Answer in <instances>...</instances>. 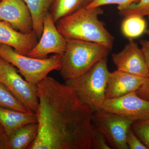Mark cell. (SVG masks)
Returning a JSON list of instances; mask_svg holds the SVG:
<instances>
[{
  "instance_id": "1",
  "label": "cell",
  "mask_w": 149,
  "mask_h": 149,
  "mask_svg": "<svg viewBox=\"0 0 149 149\" xmlns=\"http://www.w3.org/2000/svg\"><path fill=\"white\" fill-rule=\"evenodd\" d=\"M38 132L29 149H91L93 113L65 84L47 76L37 84Z\"/></svg>"
},
{
  "instance_id": "2",
  "label": "cell",
  "mask_w": 149,
  "mask_h": 149,
  "mask_svg": "<svg viewBox=\"0 0 149 149\" xmlns=\"http://www.w3.org/2000/svg\"><path fill=\"white\" fill-rule=\"evenodd\" d=\"M104 13L102 7L87 6L61 19L56 23L59 32L67 40H77L100 44L111 51L114 37L106 28L99 16Z\"/></svg>"
},
{
  "instance_id": "3",
  "label": "cell",
  "mask_w": 149,
  "mask_h": 149,
  "mask_svg": "<svg viewBox=\"0 0 149 149\" xmlns=\"http://www.w3.org/2000/svg\"><path fill=\"white\" fill-rule=\"evenodd\" d=\"M109 49L105 46L77 40H68L62 55L60 74L64 80L80 77L98 62L107 57Z\"/></svg>"
},
{
  "instance_id": "4",
  "label": "cell",
  "mask_w": 149,
  "mask_h": 149,
  "mask_svg": "<svg viewBox=\"0 0 149 149\" xmlns=\"http://www.w3.org/2000/svg\"><path fill=\"white\" fill-rule=\"evenodd\" d=\"M110 73L107 58H104L80 77L65 80L81 102L93 113L102 109Z\"/></svg>"
},
{
  "instance_id": "5",
  "label": "cell",
  "mask_w": 149,
  "mask_h": 149,
  "mask_svg": "<svg viewBox=\"0 0 149 149\" xmlns=\"http://www.w3.org/2000/svg\"><path fill=\"white\" fill-rule=\"evenodd\" d=\"M61 56L54 54L45 58L31 57L19 53L10 46L0 44V57L16 67L25 80L36 85L51 71H59Z\"/></svg>"
},
{
  "instance_id": "6",
  "label": "cell",
  "mask_w": 149,
  "mask_h": 149,
  "mask_svg": "<svg viewBox=\"0 0 149 149\" xmlns=\"http://www.w3.org/2000/svg\"><path fill=\"white\" fill-rule=\"evenodd\" d=\"M0 81L24 106L36 113L39 103L37 85L24 80L12 65L1 57Z\"/></svg>"
},
{
  "instance_id": "7",
  "label": "cell",
  "mask_w": 149,
  "mask_h": 149,
  "mask_svg": "<svg viewBox=\"0 0 149 149\" xmlns=\"http://www.w3.org/2000/svg\"><path fill=\"white\" fill-rule=\"evenodd\" d=\"M93 125L101 132L111 147L129 149L126 143L127 133L133 121L100 109L93 113Z\"/></svg>"
},
{
  "instance_id": "8",
  "label": "cell",
  "mask_w": 149,
  "mask_h": 149,
  "mask_svg": "<svg viewBox=\"0 0 149 149\" xmlns=\"http://www.w3.org/2000/svg\"><path fill=\"white\" fill-rule=\"evenodd\" d=\"M133 121L149 119V101L136 92L120 97L106 99L102 109Z\"/></svg>"
},
{
  "instance_id": "9",
  "label": "cell",
  "mask_w": 149,
  "mask_h": 149,
  "mask_svg": "<svg viewBox=\"0 0 149 149\" xmlns=\"http://www.w3.org/2000/svg\"><path fill=\"white\" fill-rule=\"evenodd\" d=\"M67 40L59 32L49 12L44 21L42 35L35 47L27 56L36 58H45L51 54L62 55L64 53Z\"/></svg>"
},
{
  "instance_id": "10",
  "label": "cell",
  "mask_w": 149,
  "mask_h": 149,
  "mask_svg": "<svg viewBox=\"0 0 149 149\" xmlns=\"http://www.w3.org/2000/svg\"><path fill=\"white\" fill-rule=\"evenodd\" d=\"M112 61L117 70L144 77H149V70L141 48L133 39L122 50L111 55Z\"/></svg>"
},
{
  "instance_id": "11",
  "label": "cell",
  "mask_w": 149,
  "mask_h": 149,
  "mask_svg": "<svg viewBox=\"0 0 149 149\" xmlns=\"http://www.w3.org/2000/svg\"><path fill=\"white\" fill-rule=\"evenodd\" d=\"M0 21L8 23L22 33L34 31L31 14L23 0H1Z\"/></svg>"
},
{
  "instance_id": "12",
  "label": "cell",
  "mask_w": 149,
  "mask_h": 149,
  "mask_svg": "<svg viewBox=\"0 0 149 149\" xmlns=\"http://www.w3.org/2000/svg\"><path fill=\"white\" fill-rule=\"evenodd\" d=\"M148 78L117 69L113 72H110L106 88V99L118 98L136 92Z\"/></svg>"
},
{
  "instance_id": "13",
  "label": "cell",
  "mask_w": 149,
  "mask_h": 149,
  "mask_svg": "<svg viewBox=\"0 0 149 149\" xmlns=\"http://www.w3.org/2000/svg\"><path fill=\"white\" fill-rule=\"evenodd\" d=\"M38 39L34 31L22 33L8 23L0 21V44L10 46L19 53L27 55L37 45Z\"/></svg>"
},
{
  "instance_id": "14",
  "label": "cell",
  "mask_w": 149,
  "mask_h": 149,
  "mask_svg": "<svg viewBox=\"0 0 149 149\" xmlns=\"http://www.w3.org/2000/svg\"><path fill=\"white\" fill-rule=\"evenodd\" d=\"M37 123L36 114L24 113L0 107V123L9 136L22 125Z\"/></svg>"
},
{
  "instance_id": "15",
  "label": "cell",
  "mask_w": 149,
  "mask_h": 149,
  "mask_svg": "<svg viewBox=\"0 0 149 149\" xmlns=\"http://www.w3.org/2000/svg\"><path fill=\"white\" fill-rule=\"evenodd\" d=\"M31 14L33 30L38 39L42 33L44 21L54 0H23Z\"/></svg>"
},
{
  "instance_id": "16",
  "label": "cell",
  "mask_w": 149,
  "mask_h": 149,
  "mask_svg": "<svg viewBox=\"0 0 149 149\" xmlns=\"http://www.w3.org/2000/svg\"><path fill=\"white\" fill-rule=\"evenodd\" d=\"M37 132V123H28L17 128L9 136L10 149H28L36 139Z\"/></svg>"
},
{
  "instance_id": "17",
  "label": "cell",
  "mask_w": 149,
  "mask_h": 149,
  "mask_svg": "<svg viewBox=\"0 0 149 149\" xmlns=\"http://www.w3.org/2000/svg\"><path fill=\"white\" fill-rule=\"evenodd\" d=\"M93 0H54L49 13L55 23L61 19L87 6Z\"/></svg>"
},
{
  "instance_id": "18",
  "label": "cell",
  "mask_w": 149,
  "mask_h": 149,
  "mask_svg": "<svg viewBox=\"0 0 149 149\" xmlns=\"http://www.w3.org/2000/svg\"><path fill=\"white\" fill-rule=\"evenodd\" d=\"M147 29L146 22L144 17L139 15L126 17L121 24L122 33L128 40L141 37Z\"/></svg>"
},
{
  "instance_id": "19",
  "label": "cell",
  "mask_w": 149,
  "mask_h": 149,
  "mask_svg": "<svg viewBox=\"0 0 149 149\" xmlns=\"http://www.w3.org/2000/svg\"><path fill=\"white\" fill-rule=\"evenodd\" d=\"M0 107L24 113H33L24 106L0 81Z\"/></svg>"
},
{
  "instance_id": "20",
  "label": "cell",
  "mask_w": 149,
  "mask_h": 149,
  "mask_svg": "<svg viewBox=\"0 0 149 149\" xmlns=\"http://www.w3.org/2000/svg\"><path fill=\"white\" fill-rule=\"evenodd\" d=\"M121 16L126 17L130 15L149 16V0H138L130 5L117 8Z\"/></svg>"
},
{
  "instance_id": "21",
  "label": "cell",
  "mask_w": 149,
  "mask_h": 149,
  "mask_svg": "<svg viewBox=\"0 0 149 149\" xmlns=\"http://www.w3.org/2000/svg\"><path fill=\"white\" fill-rule=\"evenodd\" d=\"M131 128L139 140L149 149V119L134 121Z\"/></svg>"
},
{
  "instance_id": "22",
  "label": "cell",
  "mask_w": 149,
  "mask_h": 149,
  "mask_svg": "<svg viewBox=\"0 0 149 149\" xmlns=\"http://www.w3.org/2000/svg\"><path fill=\"white\" fill-rule=\"evenodd\" d=\"M91 149H111L102 133L94 125L91 135Z\"/></svg>"
},
{
  "instance_id": "23",
  "label": "cell",
  "mask_w": 149,
  "mask_h": 149,
  "mask_svg": "<svg viewBox=\"0 0 149 149\" xmlns=\"http://www.w3.org/2000/svg\"><path fill=\"white\" fill-rule=\"evenodd\" d=\"M138 0H93L87 6L88 8L102 7L108 5H117V8L123 7L130 5Z\"/></svg>"
},
{
  "instance_id": "24",
  "label": "cell",
  "mask_w": 149,
  "mask_h": 149,
  "mask_svg": "<svg viewBox=\"0 0 149 149\" xmlns=\"http://www.w3.org/2000/svg\"><path fill=\"white\" fill-rule=\"evenodd\" d=\"M126 142L130 149H148L133 133L131 128L127 133Z\"/></svg>"
},
{
  "instance_id": "25",
  "label": "cell",
  "mask_w": 149,
  "mask_h": 149,
  "mask_svg": "<svg viewBox=\"0 0 149 149\" xmlns=\"http://www.w3.org/2000/svg\"><path fill=\"white\" fill-rule=\"evenodd\" d=\"M136 93L142 98L149 101V77L147 78L146 80Z\"/></svg>"
},
{
  "instance_id": "26",
  "label": "cell",
  "mask_w": 149,
  "mask_h": 149,
  "mask_svg": "<svg viewBox=\"0 0 149 149\" xmlns=\"http://www.w3.org/2000/svg\"><path fill=\"white\" fill-rule=\"evenodd\" d=\"M140 43L141 50L149 70V40H141Z\"/></svg>"
},
{
  "instance_id": "27",
  "label": "cell",
  "mask_w": 149,
  "mask_h": 149,
  "mask_svg": "<svg viewBox=\"0 0 149 149\" xmlns=\"http://www.w3.org/2000/svg\"><path fill=\"white\" fill-rule=\"evenodd\" d=\"M0 149H10L9 136L6 132L0 135Z\"/></svg>"
},
{
  "instance_id": "28",
  "label": "cell",
  "mask_w": 149,
  "mask_h": 149,
  "mask_svg": "<svg viewBox=\"0 0 149 149\" xmlns=\"http://www.w3.org/2000/svg\"><path fill=\"white\" fill-rule=\"evenodd\" d=\"M5 133L4 128L3 127V125L0 123V135L2 134L3 133Z\"/></svg>"
},
{
  "instance_id": "29",
  "label": "cell",
  "mask_w": 149,
  "mask_h": 149,
  "mask_svg": "<svg viewBox=\"0 0 149 149\" xmlns=\"http://www.w3.org/2000/svg\"><path fill=\"white\" fill-rule=\"evenodd\" d=\"M148 17V19L149 20V16ZM145 34H146V35L149 36V29H147L146 31L145 32Z\"/></svg>"
},
{
  "instance_id": "30",
  "label": "cell",
  "mask_w": 149,
  "mask_h": 149,
  "mask_svg": "<svg viewBox=\"0 0 149 149\" xmlns=\"http://www.w3.org/2000/svg\"><path fill=\"white\" fill-rule=\"evenodd\" d=\"M1 1V0H0V1Z\"/></svg>"
}]
</instances>
